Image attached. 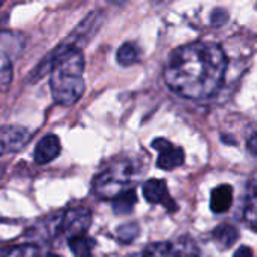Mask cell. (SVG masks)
Masks as SVG:
<instances>
[{
	"instance_id": "7",
	"label": "cell",
	"mask_w": 257,
	"mask_h": 257,
	"mask_svg": "<svg viewBox=\"0 0 257 257\" xmlns=\"http://www.w3.org/2000/svg\"><path fill=\"white\" fill-rule=\"evenodd\" d=\"M152 148L158 151V158H157L158 169L173 170V169L182 166L185 161V154H184L182 148L172 145L166 139H155L152 142Z\"/></svg>"
},
{
	"instance_id": "6",
	"label": "cell",
	"mask_w": 257,
	"mask_h": 257,
	"mask_svg": "<svg viewBox=\"0 0 257 257\" xmlns=\"http://www.w3.org/2000/svg\"><path fill=\"white\" fill-rule=\"evenodd\" d=\"M30 140V133L20 125L0 126V155H9L21 151Z\"/></svg>"
},
{
	"instance_id": "20",
	"label": "cell",
	"mask_w": 257,
	"mask_h": 257,
	"mask_svg": "<svg viewBox=\"0 0 257 257\" xmlns=\"http://www.w3.org/2000/svg\"><path fill=\"white\" fill-rule=\"evenodd\" d=\"M233 257H254V256H253L251 248H248V247H241V248H238V250H236V253H235V256Z\"/></svg>"
},
{
	"instance_id": "11",
	"label": "cell",
	"mask_w": 257,
	"mask_h": 257,
	"mask_svg": "<svg viewBox=\"0 0 257 257\" xmlns=\"http://www.w3.org/2000/svg\"><path fill=\"white\" fill-rule=\"evenodd\" d=\"M244 221L253 229L257 230V181L250 182L244 200Z\"/></svg>"
},
{
	"instance_id": "16",
	"label": "cell",
	"mask_w": 257,
	"mask_h": 257,
	"mask_svg": "<svg viewBox=\"0 0 257 257\" xmlns=\"http://www.w3.org/2000/svg\"><path fill=\"white\" fill-rule=\"evenodd\" d=\"M137 203V196L134 193V190L125 193L123 196L117 197L116 200H113V211L117 215H126L134 209V205Z\"/></svg>"
},
{
	"instance_id": "22",
	"label": "cell",
	"mask_w": 257,
	"mask_h": 257,
	"mask_svg": "<svg viewBox=\"0 0 257 257\" xmlns=\"http://www.w3.org/2000/svg\"><path fill=\"white\" fill-rule=\"evenodd\" d=\"M47 257H54V256H47Z\"/></svg>"
},
{
	"instance_id": "12",
	"label": "cell",
	"mask_w": 257,
	"mask_h": 257,
	"mask_svg": "<svg viewBox=\"0 0 257 257\" xmlns=\"http://www.w3.org/2000/svg\"><path fill=\"white\" fill-rule=\"evenodd\" d=\"M212 236H214V241L217 242L218 248H221V250H229V248L233 247V244L238 241L239 232H238V229H236L235 226H232V224H221V226H218V227L214 230Z\"/></svg>"
},
{
	"instance_id": "8",
	"label": "cell",
	"mask_w": 257,
	"mask_h": 257,
	"mask_svg": "<svg viewBox=\"0 0 257 257\" xmlns=\"http://www.w3.org/2000/svg\"><path fill=\"white\" fill-rule=\"evenodd\" d=\"M143 196L149 203L163 205L169 212L178 211V205L169 194L167 184L163 179H149L143 184Z\"/></svg>"
},
{
	"instance_id": "21",
	"label": "cell",
	"mask_w": 257,
	"mask_h": 257,
	"mask_svg": "<svg viewBox=\"0 0 257 257\" xmlns=\"http://www.w3.org/2000/svg\"><path fill=\"white\" fill-rule=\"evenodd\" d=\"M248 149L251 154L257 155V134H254L250 140H248Z\"/></svg>"
},
{
	"instance_id": "13",
	"label": "cell",
	"mask_w": 257,
	"mask_h": 257,
	"mask_svg": "<svg viewBox=\"0 0 257 257\" xmlns=\"http://www.w3.org/2000/svg\"><path fill=\"white\" fill-rule=\"evenodd\" d=\"M130 257H176L175 242H157Z\"/></svg>"
},
{
	"instance_id": "23",
	"label": "cell",
	"mask_w": 257,
	"mask_h": 257,
	"mask_svg": "<svg viewBox=\"0 0 257 257\" xmlns=\"http://www.w3.org/2000/svg\"><path fill=\"white\" fill-rule=\"evenodd\" d=\"M0 6H2V3H0Z\"/></svg>"
},
{
	"instance_id": "3",
	"label": "cell",
	"mask_w": 257,
	"mask_h": 257,
	"mask_svg": "<svg viewBox=\"0 0 257 257\" xmlns=\"http://www.w3.org/2000/svg\"><path fill=\"white\" fill-rule=\"evenodd\" d=\"M136 167L128 160H117L95 176L92 190L102 200H116L133 190Z\"/></svg>"
},
{
	"instance_id": "9",
	"label": "cell",
	"mask_w": 257,
	"mask_h": 257,
	"mask_svg": "<svg viewBox=\"0 0 257 257\" xmlns=\"http://www.w3.org/2000/svg\"><path fill=\"white\" fill-rule=\"evenodd\" d=\"M60 151H62V146H60L59 137L54 134H48L38 142L35 152H33V160L36 164L42 166V164L53 161L56 157H59Z\"/></svg>"
},
{
	"instance_id": "5",
	"label": "cell",
	"mask_w": 257,
	"mask_h": 257,
	"mask_svg": "<svg viewBox=\"0 0 257 257\" xmlns=\"http://www.w3.org/2000/svg\"><path fill=\"white\" fill-rule=\"evenodd\" d=\"M92 224V212L84 206H75L68 209L59 221V232L69 241L77 236H86Z\"/></svg>"
},
{
	"instance_id": "10",
	"label": "cell",
	"mask_w": 257,
	"mask_h": 257,
	"mask_svg": "<svg viewBox=\"0 0 257 257\" xmlns=\"http://www.w3.org/2000/svg\"><path fill=\"white\" fill-rule=\"evenodd\" d=\"M233 203V190L230 185L223 184L212 190L211 193V209L215 214H224L230 209Z\"/></svg>"
},
{
	"instance_id": "15",
	"label": "cell",
	"mask_w": 257,
	"mask_h": 257,
	"mask_svg": "<svg viewBox=\"0 0 257 257\" xmlns=\"http://www.w3.org/2000/svg\"><path fill=\"white\" fill-rule=\"evenodd\" d=\"M176 257H206L191 238H181L175 242Z\"/></svg>"
},
{
	"instance_id": "17",
	"label": "cell",
	"mask_w": 257,
	"mask_h": 257,
	"mask_svg": "<svg viewBox=\"0 0 257 257\" xmlns=\"http://www.w3.org/2000/svg\"><path fill=\"white\" fill-rule=\"evenodd\" d=\"M69 248L72 250L74 257H92L93 244L87 236H77L68 241Z\"/></svg>"
},
{
	"instance_id": "19",
	"label": "cell",
	"mask_w": 257,
	"mask_h": 257,
	"mask_svg": "<svg viewBox=\"0 0 257 257\" xmlns=\"http://www.w3.org/2000/svg\"><path fill=\"white\" fill-rule=\"evenodd\" d=\"M137 235H139V226L136 223H128L117 229V238L122 244L133 242L137 238Z\"/></svg>"
},
{
	"instance_id": "18",
	"label": "cell",
	"mask_w": 257,
	"mask_h": 257,
	"mask_svg": "<svg viewBox=\"0 0 257 257\" xmlns=\"http://www.w3.org/2000/svg\"><path fill=\"white\" fill-rule=\"evenodd\" d=\"M0 257H39V250L33 244H23L9 248L8 251L2 253Z\"/></svg>"
},
{
	"instance_id": "4",
	"label": "cell",
	"mask_w": 257,
	"mask_h": 257,
	"mask_svg": "<svg viewBox=\"0 0 257 257\" xmlns=\"http://www.w3.org/2000/svg\"><path fill=\"white\" fill-rule=\"evenodd\" d=\"M23 50V39L9 30L0 32V92H6L12 83V59Z\"/></svg>"
},
{
	"instance_id": "2",
	"label": "cell",
	"mask_w": 257,
	"mask_h": 257,
	"mask_svg": "<svg viewBox=\"0 0 257 257\" xmlns=\"http://www.w3.org/2000/svg\"><path fill=\"white\" fill-rule=\"evenodd\" d=\"M50 69V87L54 102L63 107L74 105L84 93V56L80 48L51 51L33 71V78H39Z\"/></svg>"
},
{
	"instance_id": "14",
	"label": "cell",
	"mask_w": 257,
	"mask_h": 257,
	"mask_svg": "<svg viewBox=\"0 0 257 257\" xmlns=\"http://www.w3.org/2000/svg\"><path fill=\"white\" fill-rule=\"evenodd\" d=\"M117 62L122 66H131L136 62H139L140 57V50L134 42H125L119 50H117Z\"/></svg>"
},
{
	"instance_id": "1",
	"label": "cell",
	"mask_w": 257,
	"mask_h": 257,
	"mask_svg": "<svg viewBox=\"0 0 257 257\" xmlns=\"http://www.w3.org/2000/svg\"><path fill=\"white\" fill-rule=\"evenodd\" d=\"M227 57L215 42H191L175 50L166 66L164 81L170 90L187 99L214 96L226 75Z\"/></svg>"
}]
</instances>
